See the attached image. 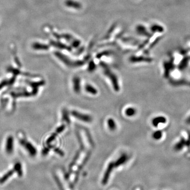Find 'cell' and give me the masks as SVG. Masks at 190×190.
I'll return each instance as SVG.
<instances>
[{"mask_svg":"<svg viewBox=\"0 0 190 190\" xmlns=\"http://www.w3.org/2000/svg\"><path fill=\"white\" fill-rule=\"evenodd\" d=\"M166 122V119L165 117H163V116H158V117L154 118L153 119L152 124L155 127H156L160 124H161V123L164 124Z\"/></svg>","mask_w":190,"mask_h":190,"instance_id":"cell-10","label":"cell"},{"mask_svg":"<svg viewBox=\"0 0 190 190\" xmlns=\"http://www.w3.org/2000/svg\"><path fill=\"white\" fill-rule=\"evenodd\" d=\"M13 138L12 136H9L7 140L6 144V151L7 154L12 153L13 151Z\"/></svg>","mask_w":190,"mask_h":190,"instance_id":"cell-6","label":"cell"},{"mask_svg":"<svg viewBox=\"0 0 190 190\" xmlns=\"http://www.w3.org/2000/svg\"><path fill=\"white\" fill-rule=\"evenodd\" d=\"M71 115L75 117V118L78 119L81 121H84L86 123H90L92 121V118L90 116L86 114H84L81 113L73 110L71 112Z\"/></svg>","mask_w":190,"mask_h":190,"instance_id":"cell-3","label":"cell"},{"mask_svg":"<svg viewBox=\"0 0 190 190\" xmlns=\"http://www.w3.org/2000/svg\"><path fill=\"white\" fill-rule=\"evenodd\" d=\"M54 151H55V152H56L57 153H58V154H59V155H61V156H63V155H64L63 152L61 150H60L59 148H55V150H54Z\"/></svg>","mask_w":190,"mask_h":190,"instance_id":"cell-30","label":"cell"},{"mask_svg":"<svg viewBox=\"0 0 190 190\" xmlns=\"http://www.w3.org/2000/svg\"><path fill=\"white\" fill-rule=\"evenodd\" d=\"M11 95L15 97H29L30 96H32V94L31 92H19V93H12Z\"/></svg>","mask_w":190,"mask_h":190,"instance_id":"cell-20","label":"cell"},{"mask_svg":"<svg viewBox=\"0 0 190 190\" xmlns=\"http://www.w3.org/2000/svg\"><path fill=\"white\" fill-rule=\"evenodd\" d=\"M189 61V58H187V57L184 58L182 60V61L181 62L180 64L179 65V68L181 69V70H183L184 68H185V67H187V64H188Z\"/></svg>","mask_w":190,"mask_h":190,"instance_id":"cell-21","label":"cell"},{"mask_svg":"<svg viewBox=\"0 0 190 190\" xmlns=\"http://www.w3.org/2000/svg\"><path fill=\"white\" fill-rule=\"evenodd\" d=\"M73 90L76 93L79 94L81 90L80 86V79L78 77H75L73 79Z\"/></svg>","mask_w":190,"mask_h":190,"instance_id":"cell-7","label":"cell"},{"mask_svg":"<svg viewBox=\"0 0 190 190\" xmlns=\"http://www.w3.org/2000/svg\"><path fill=\"white\" fill-rule=\"evenodd\" d=\"M62 120L63 121H65L68 124H69L70 123V118H69V113L66 109L62 110Z\"/></svg>","mask_w":190,"mask_h":190,"instance_id":"cell-15","label":"cell"},{"mask_svg":"<svg viewBox=\"0 0 190 190\" xmlns=\"http://www.w3.org/2000/svg\"><path fill=\"white\" fill-rule=\"evenodd\" d=\"M58 134V133L56 131L55 133H53V134L51 135L50 136L49 138L48 139V140L46 141V143L48 144H49L50 143H51V142H53V141H54L56 139V137L57 136V135Z\"/></svg>","mask_w":190,"mask_h":190,"instance_id":"cell-26","label":"cell"},{"mask_svg":"<svg viewBox=\"0 0 190 190\" xmlns=\"http://www.w3.org/2000/svg\"><path fill=\"white\" fill-rule=\"evenodd\" d=\"M128 160V156L126 154H123L121 156V157L118 158L117 161L114 163V166L115 167H118L121 165L122 164H124L126 162V161Z\"/></svg>","mask_w":190,"mask_h":190,"instance_id":"cell-8","label":"cell"},{"mask_svg":"<svg viewBox=\"0 0 190 190\" xmlns=\"http://www.w3.org/2000/svg\"><path fill=\"white\" fill-rule=\"evenodd\" d=\"M20 143L22 145L26 148V150L28 151V153L31 156L33 157L36 155V153H37L36 148L33 146V145L31 143L26 141L23 140V139H21Z\"/></svg>","mask_w":190,"mask_h":190,"instance_id":"cell-4","label":"cell"},{"mask_svg":"<svg viewBox=\"0 0 190 190\" xmlns=\"http://www.w3.org/2000/svg\"><path fill=\"white\" fill-rule=\"evenodd\" d=\"M187 124H190V116L189 118H187Z\"/></svg>","mask_w":190,"mask_h":190,"instance_id":"cell-32","label":"cell"},{"mask_svg":"<svg viewBox=\"0 0 190 190\" xmlns=\"http://www.w3.org/2000/svg\"><path fill=\"white\" fill-rule=\"evenodd\" d=\"M8 70L9 71H10V72L13 73V74L15 75H19L20 73H21L19 70H18L17 69H14V68H9V69H8Z\"/></svg>","mask_w":190,"mask_h":190,"instance_id":"cell-27","label":"cell"},{"mask_svg":"<svg viewBox=\"0 0 190 190\" xmlns=\"http://www.w3.org/2000/svg\"><path fill=\"white\" fill-rule=\"evenodd\" d=\"M49 150H50V148H44V149L43 150L42 152V154L43 155H46V154L48 153V152H49Z\"/></svg>","mask_w":190,"mask_h":190,"instance_id":"cell-31","label":"cell"},{"mask_svg":"<svg viewBox=\"0 0 190 190\" xmlns=\"http://www.w3.org/2000/svg\"><path fill=\"white\" fill-rule=\"evenodd\" d=\"M162 137V132L160 131H155L153 134V137L156 140H159Z\"/></svg>","mask_w":190,"mask_h":190,"instance_id":"cell-25","label":"cell"},{"mask_svg":"<svg viewBox=\"0 0 190 190\" xmlns=\"http://www.w3.org/2000/svg\"><path fill=\"white\" fill-rule=\"evenodd\" d=\"M95 68H96V67H95L94 63L93 62H90L88 67V71H89L90 72H92V71H94L95 70Z\"/></svg>","mask_w":190,"mask_h":190,"instance_id":"cell-28","label":"cell"},{"mask_svg":"<svg viewBox=\"0 0 190 190\" xmlns=\"http://www.w3.org/2000/svg\"><path fill=\"white\" fill-rule=\"evenodd\" d=\"M107 124H108V128L111 131H114L116 129L117 127L116 124L113 119L109 118L107 121Z\"/></svg>","mask_w":190,"mask_h":190,"instance_id":"cell-18","label":"cell"},{"mask_svg":"<svg viewBox=\"0 0 190 190\" xmlns=\"http://www.w3.org/2000/svg\"><path fill=\"white\" fill-rule=\"evenodd\" d=\"M13 169L14 170L15 172H17L18 175L19 177L22 176L23 171H22V165H21V164H20V163L18 162V163H17L16 164H15Z\"/></svg>","mask_w":190,"mask_h":190,"instance_id":"cell-17","label":"cell"},{"mask_svg":"<svg viewBox=\"0 0 190 190\" xmlns=\"http://www.w3.org/2000/svg\"><path fill=\"white\" fill-rule=\"evenodd\" d=\"M66 5L69 7H74L76 8H79L80 7V5L77 2H75L71 1H67L66 2Z\"/></svg>","mask_w":190,"mask_h":190,"instance_id":"cell-24","label":"cell"},{"mask_svg":"<svg viewBox=\"0 0 190 190\" xmlns=\"http://www.w3.org/2000/svg\"><path fill=\"white\" fill-rule=\"evenodd\" d=\"M9 85V81H7V80H4L0 84V90L2 88H3L4 87L6 86L7 85Z\"/></svg>","mask_w":190,"mask_h":190,"instance_id":"cell-29","label":"cell"},{"mask_svg":"<svg viewBox=\"0 0 190 190\" xmlns=\"http://www.w3.org/2000/svg\"><path fill=\"white\" fill-rule=\"evenodd\" d=\"M101 66L104 69V74L111 81L114 89L115 90L116 92L119 91L120 87H119V83H118V79L117 78L116 75H115L113 72H112V71L110 70V69H109V68L106 65H105V63H101Z\"/></svg>","mask_w":190,"mask_h":190,"instance_id":"cell-1","label":"cell"},{"mask_svg":"<svg viewBox=\"0 0 190 190\" xmlns=\"http://www.w3.org/2000/svg\"><path fill=\"white\" fill-rule=\"evenodd\" d=\"M115 167L114 166V162H111L108 165V167L107 168V170L105 172V174L104 175V177L102 179V183L104 184H106L108 182V179L109 178V176L110 175V173L113 170V168Z\"/></svg>","mask_w":190,"mask_h":190,"instance_id":"cell-5","label":"cell"},{"mask_svg":"<svg viewBox=\"0 0 190 190\" xmlns=\"http://www.w3.org/2000/svg\"><path fill=\"white\" fill-rule=\"evenodd\" d=\"M130 61L132 62H151L152 60L149 58H145L143 57H131L130 58Z\"/></svg>","mask_w":190,"mask_h":190,"instance_id":"cell-9","label":"cell"},{"mask_svg":"<svg viewBox=\"0 0 190 190\" xmlns=\"http://www.w3.org/2000/svg\"><path fill=\"white\" fill-rule=\"evenodd\" d=\"M136 109L133 107H128L125 111V115L128 117H131L134 116L136 114Z\"/></svg>","mask_w":190,"mask_h":190,"instance_id":"cell-19","label":"cell"},{"mask_svg":"<svg viewBox=\"0 0 190 190\" xmlns=\"http://www.w3.org/2000/svg\"><path fill=\"white\" fill-rule=\"evenodd\" d=\"M186 145H187V141H185L184 139L182 138L175 145L174 148L176 151H180L181 150H182L184 146Z\"/></svg>","mask_w":190,"mask_h":190,"instance_id":"cell-13","label":"cell"},{"mask_svg":"<svg viewBox=\"0 0 190 190\" xmlns=\"http://www.w3.org/2000/svg\"><path fill=\"white\" fill-rule=\"evenodd\" d=\"M164 75L165 77H167L170 73V70L173 68V65L172 63L165 62L164 64Z\"/></svg>","mask_w":190,"mask_h":190,"instance_id":"cell-11","label":"cell"},{"mask_svg":"<svg viewBox=\"0 0 190 190\" xmlns=\"http://www.w3.org/2000/svg\"><path fill=\"white\" fill-rule=\"evenodd\" d=\"M55 55L57 58H58L62 62H63L66 65L69 67H77L79 66H82L84 65V62L81 61H72L69 59L67 58L66 57L62 55L61 53H56Z\"/></svg>","mask_w":190,"mask_h":190,"instance_id":"cell-2","label":"cell"},{"mask_svg":"<svg viewBox=\"0 0 190 190\" xmlns=\"http://www.w3.org/2000/svg\"><path fill=\"white\" fill-rule=\"evenodd\" d=\"M151 30L153 32H162L164 31V28L162 26L158 25H154L151 28Z\"/></svg>","mask_w":190,"mask_h":190,"instance_id":"cell-22","label":"cell"},{"mask_svg":"<svg viewBox=\"0 0 190 190\" xmlns=\"http://www.w3.org/2000/svg\"><path fill=\"white\" fill-rule=\"evenodd\" d=\"M30 85L32 87H33L34 88H38V87L39 86H41L44 85L45 84V82L44 81H41L39 82H29Z\"/></svg>","mask_w":190,"mask_h":190,"instance_id":"cell-23","label":"cell"},{"mask_svg":"<svg viewBox=\"0 0 190 190\" xmlns=\"http://www.w3.org/2000/svg\"><path fill=\"white\" fill-rule=\"evenodd\" d=\"M85 90L86 92H88L89 94H91L92 95H96L98 92V91L96 89L94 88L93 86L87 84L85 86Z\"/></svg>","mask_w":190,"mask_h":190,"instance_id":"cell-16","label":"cell"},{"mask_svg":"<svg viewBox=\"0 0 190 190\" xmlns=\"http://www.w3.org/2000/svg\"><path fill=\"white\" fill-rule=\"evenodd\" d=\"M14 172H15V170L13 169L12 170H9L8 172H7V173L4 174L3 176L1 177V179H0V183H5L13 175L14 173Z\"/></svg>","mask_w":190,"mask_h":190,"instance_id":"cell-12","label":"cell"},{"mask_svg":"<svg viewBox=\"0 0 190 190\" xmlns=\"http://www.w3.org/2000/svg\"><path fill=\"white\" fill-rule=\"evenodd\" d=\"M32 48L36 50H47L49 48V46L44 44L34 43L32 45Z\"/></svg>","mask_w":190,"mask_h":190,"instance_id":"cell-14","label":"cell"}]
</instances>
